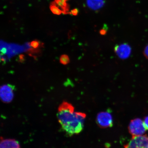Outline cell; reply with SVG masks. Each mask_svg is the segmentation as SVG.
<instances>
[{
    "label": "cell",
    "mask_w": 148,
    "mask_h": 148,
    "mask_svg": "<svg viewBox=\"0 0 148 148\" xmlns=\"http://www.w3.org/2000/svg\"><path fill=\"white\" fill-rule=\"evenodd\" d=\"M57 116L62 130L68 136H71L82 132L86 114L75 112L73 105L64 101L58 107Z\"/></svg>",
    "instance_id": "cell-1"
},
{
    "label": "cell",
    "mask_w": 148,
    "mask_h": 148,
    "mask_svg": "<svg viewBox=\"0 0 148 148\" xmlns=\"http://www.w3.org/2000/svg\"><path fill=\"white\" fill-rule=\"evenodd\" d=\"M128 129L129 133L132 136L142 135L145 134L147 130L143 121L140 118H136L131 120Z\"/></svg>",
    "instance_id": "cell-2"
},
{
    "label": "cell",
    "mask_w": 148,
    "mask_h": 148,
    "mask_svg": "<svg viewBox=\"0 0 148 148\" xmlns=\"http://www.w3.org/2000/svg\"><path fill=\"white\" fill-rule=\"evenodd\" d=\"M96 120L99 126L102 128L112 127L113 124L112 116L111 113L108 111L101 112L98 114Z\"/></svg>",
    "instance_id": "cell-3"
},
{
    "label": "cell",
    "mask_w": 148,
    "mask_h": 148,
    "mask_svg": "<svg viewBox=\"0 0 148 148\" xmlns=\"http://www.w3.org/2000/svg\"><path fill=\"white\" fill-rule=\"evenodd\" d=\"M14 85L6 84L1 86L0 90V95L1 101L3 102L8 103L13 99L15 90Z\"/></svg>",
    "instance_id": "cell-4"
},
{
    "label": "cell",
    "mask_w": 148,
    "mask_h": 148,
    "mask_svg": "<svg viewBox=\"0 0 148 148\" xmlns=\"http://www.w3.org/2000/svg\"><path fill=\"white\" fill-rule=\"evenodd\" d=\"M125 148H148V136L147 135L132 136L129 143L125 146Z\"/></svg>",
    "instance_id": "cell-5"
},
{
    "label": "cell",
    "mask_w": 148,
    "mask_h": 148,
    "mask_svg": "<svg viewBox=\"0 0 148 148\" xmlns=\"http://www.w3.org/2000/svg\"><path fill=\"white\" fill-rule=\"evenodd\" d=\"M114 51L119 58L122 60H125L130 56L131 49L129 44L123 43L116 45Z\"/></svg>",
    "instance_id": "cell-6"
},
{
    "label": "cell",
    "mask_w": 148,
    "mask_h": 148,
    "mask_svg": "<svg viewBox=\"0 0 148 148\" xmlns=\"http://www.w3.org/2000/svg\"><path fill=\"white\" fill-rule=\"evenodd\" d=\"M1 44L4 45L7 49V55H9V57H10L15 55L21 52L25 49L24 46H20L19 45L14 44H8L3 42V43Z\"/></svg>",
    "instance_id": "cell-7"
},
{
    "label": "cell",
    "mask_w": 148,
    "mask_h": 148,
    "mask_svg": "<svg viewBox=\"0 0 148 148\" xmlns=\"http://www.w3.org/2000/svg\"><path fill=\"white\" fill-rule=\"evenodd\" d=\"M20 144L19 142L14 139H3L0 143V147L4 148H20Z\"/></svg>",
    "instance_id": "cell-8"
},
{
    "label": "cell",
    "mask_w": 148,
    "mask_h": 148,
    "mask_svg": "<svg viewBox=\"0 0 148 148\" xmlns=\"http://www.w3.org/2000/svg\"><path fill=\"white\" fill-rule=\"evenodd\" d=\"M104 3L103 0H87L88 6L94 10H97L101 8Z\"/></svg>",
    "instance_id": "cell-9"
},
{
    "label": "cell",
    "mask_w": 148,
    "mask_h": 148,
    "mask_svg": "<svg viewBox=\"0 0 148 148\" xmlns=\"http://www.w3.org/2000/svg\"><path fill=\"white\" fill-rule=\"evenodd\" d=\"M60 63L66 65L69 63L70 60L69 56L67 55H63L61 56L60 59Z\"/></svg>",
    "instance_id": "cell-10"
},
{
    "label": "cell",
    "mask_w": 148,
    "mask_h": 148,
    "mask_svg": "<svg viewBox=\"0 0 148 148\" xmlns=\"http://www.w3.org/2000/svg\"><path fill=\"white\" fill-rule=\"evenodd\" d=\"M51 10L53 14L57 15H60L62 14V12L58 7L55 5H52L50 7Z\"/></svg>",
    "instance_id": "cell-11"
},
{
    "label": "cell",
    "mask_w": 148,
    "mask_h": 148,
    "mask_svg": "<svg viewBox=\"0 0 148 148\" xmlns=\"http://www.w3.org/2000/svg\"><path fill=\"white\" fill-rule=\"evenodd\" d=\"M40 45V43L39 42L36 40H33L31 42L30 46H32L34 49H37L39 47Z\"/></svg>",
    "instance_id": "cell-12"
},
{
    "label": "cell",
    "mask_w": 148,
    "mask_h": 148,
    "mask_svg": "<svg viewBox=\"0 0 148 148\" xmlns=\"http://www.w3.org/2000/svg\"><path fill=\"white\" fill-rule=\"evenodd\" d=\"M107 25H104L103 28L101 29L99 31V33L102 36H104L106 35L107 33Z\"/></svg>",
    "instance_id": "cell-13"
},
{
    "label": "cell",
    "mask_w": 148,
    "mask_h": 148,
    "mask_svg": "<svg viewBox=\"0 0 148 148\" xmlns=\"http://www.w3.org/2000/svg\"><path fill=\"white\" fill-rule=\"evenodd\" d=\"M143 54L144 56L148 60V44L146 46L145 49H144Z\"/></svg>",
    "instance_id": "cell-14"
},
{
    "label": "cell",
    "mask_w": 148,
    "mask_h": 148,
    "mask_svg": "<svg viewBox=\"0 0 148 148\" xmlns=\"http://www.w3.org/2000/svg\"><path fill=\"white\" fill-rule=\"evenodd\" d=\"M143 122L146 129L148 130V116L144 118Z\"/></svg>",
    "instance_id": "cell-15"
},
{
    "label": "cell",
    "mask_w": 148,
    "mask_h": 148,
    "mask_svg": "<svg viewBox=\"0 0 148 148\" xmlns=\"http://www.w3.org/2000/svg\"><path fill=\"white\" fill-rule=\"evenodd\" d=\"M79 11L77 9H74L71 11L70 14L73 15V16H77L78 14Z\"/></svg>",
    "instance_id": "cell-16"
},
{
    "label": "cell",
    "mask_w": 148,
    "mask_h": 148,
    "mask_svg": "<svg viewBox=\"0 0 148 148\" xmlns=\"http://www.w3.org/2000/svg\"><path fill=\"white\" fill-rule=\"evenodd\" d=\"M18 59L20 62H23L25 60V56L23 55H20L18 56Z\"/></svg>",
    "instance_id": "cell-17"
}]
</instances>
